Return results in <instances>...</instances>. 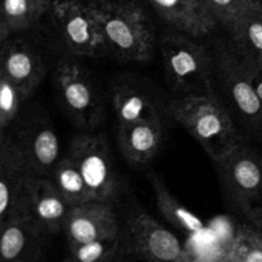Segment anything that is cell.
I'll return each mask as SVG.
<instances>
[{"mask_svg":"<svg viewBox=\"0 0 262 262\" xmlns=\"http://www.w3.org/2000/svg\"><path fill=\"white\" fill-rule=\"evenodd\" d=\"M168 114L201 145L210 159L229 152L247 140L217 94L173 96L168 101Z\"/></svg>","mask_w":262,"mask_h":262,"instance_id":"6da1fadb","label":"cell"},{"mask_svg":"<svg viewBox=\"0 0 262 262\" xmlns=\"http://www.w3.org/2000/svg\"><path fill=\"white\" fill-rule=\"evenodd\" d=\"M211 51L216 94L247 140L262 142V101L255 87L256 73L238 58L228 38H217Z\"/></svg>","mask_w":262,"mask_h":262,"instance_id":"7a4b0ae2","label":"cell"},{"mask_svg":"<svg viewBox=\"0 0 262 262\" xmlns=\"http://www.w3.org/2000/svg\"><path fill=\"white\" fill-rule=\"evenodd\" d=\"M109 54L123 63H145L152 56L156 33L137 0H91Z\"/></svg>","mask_w":262,"mask_h":262,"instance_id":"3957f363","label":"cell"},{"mask_svg":"<svg viewBox=\"0 0 262 262\" xmlns=\"http://www.w3.org/2000/svg\"><path fill=\"white\" fill-rule=\"evenodd\" d=\"M164 74L174 96L216 95L212 51L199 37L171 30L160 42Z\"/></svg>","mask_w":262,"mask_h":262,"instance_id":"277c9868","label":"cell"},{"mask_svg":"<svg viewBox=\"0 0 262 262\" xmlns=\"http://www.w3.org/2000/svg\"><path fill=\"white\" fill-rule=\"evenodd\" d=\"M211 161L230 210L262 227V148L246 140Z\"/></svg>","mask_w":262,"mask_h":262,"instance_id":"5b68a950","label":"cell"},{"mask_svg":"<svg viewBox=\"0 0 262 262\" xmlns=\"http://www.w3.org/2000/svg\"><path fill=\"white\" fill-rule=\"evenodd\" d=\"M118 261L191 262L194 260L176 234L129 200L119 227Z\"/></svg>","mask_w":262,"mask_h":262,"instance_id":"8992f818","label":"cell"},{"mask_svg":"<svg viewBox=\"0 0 262 262\" xmlns=\"http://www.w3.org/2000/svg\"><path fill=\"white\" fill-rule=\"evenodd\" d=\"M53 81L59 102L72 122L83 130H96L104 122L102 97L94 77L77 56L56 59Z\"/></svg>","mask_w":262,"mask_h":262,"instance_id":"52a82bcc","label":"cell"},{"mask_svg":"<svg viewBox=\"0 0 262 262\" xmlns=\"http://www.w3.org/2000/svg\"><path fill=\"white\" fill-rule=\"evenodd\" d=\"M59 41L77 58H101L109 54L96 10L87 0H54L50 10Z\"/></svg>","mask_w":262,"mask_h":262,"instance_id":"ba28073f","label":"cell"},{"mask_svg":"<svg viewBox=\"0 0 262 262\" xmlns=\"http://www.w3.org/2000/svg\"><path fill=\"white\" fill-rule=\"evenodd\" d=\"M68 155L81 171L94 200L114 202L119 181L106 136L95 130L78 133L72 140Z\"/></svg>","mask_w":262,"mask_h":262,"instance_id":"9c48e42d","label":"cell"},{"mask_svg":"<svg viewBox=\"0 0 262 262\" xmlns=\"http://www.w3.org/2000/svg\"><path fill=\"white\" fill-rule=\"evenodd\" d=\"M28 199L30 193L0 230V261L36 262L45 256L51 234L31 212Z\"/></svg>","mask_w":262,"mask_h":262,"instance_id":"30bf717a","label":"cell"},{"mask_svg":"<svg viewBox=\"0 0 262 262\" xmlns=\"http://www.w3.org/2000/svg\"><path fill=\"white\" fill-rule=\"evenodd\" d=\"M112 104L118 124L164 120L168 114V102L142 77L136 74H120L110 86Z\"/></svg>","mask_w":262,"mask_h":262,"instance_id":"8fae6325","label":"cell"},{"mask_svg":"<svg viewBox=\"0 0 262 262\" xmlns=\"http://www.w3.org/2000/svg\"><path fill=\"white\" fill-rule=\"evenodd\" d=\"M12 137L22 152L28 169L35 177L53 178L60 160V143L53 125L46 119L33 117L26 120Z\"/></svg>","mask_w":262,"mask_h":262,"instance_id":"7c38bea8","label":"cell"},{"mask_svg":"<svg viewBox=\"0 0 262 262\" xmlns=\"http://www.w3.org/2000/svg\"><path fill=\"white\" fill-rule=\"evenodd\" d=\"M119 227L120 219L113 202L91 200L72 206L63 232L67 245H77L118 237Z\"/></svg>","mask_w":262,"mask_h":262,"instance_id":"4fadbf2b","label":"cell"},{"mask_svg":"<svg viewBox=\"0 0 262 262\" xmlns=\"http://www.w3.org/2000/svg\"><path fill=\"white\" fill-rule=\"evenodd\" d=\"M32 177L14 138L8 135L0 150V230L13 210L28 197Z\"/></svg>","mask_w":262,"mask_h":262,"instance_id":"5bb4252c","label":"cell"},{"mask_svg":"<svg viewBox=\"0 0 262 262\" xmlns=\"http://www.w3.org/2000/svg\"><path fill=\"white\" fill-rule=\"evenodd\" d=\"M0 51L5 77L17 87L23 100H28L45 78L43 58L35 46L25 40L10 41Z\"/></svg>","mask_w":262,"mask_h":262,"instance_id":"9a60e30c","label":"cell"},{"mask_svg":"<svg viewBox=\"0 0 262 262\" xmlns=\"http://www.w3.org/2000/svg\"><path fill=\"white\" fill-rule=\"evenodd\" d=\"M165 138V120L118 124L117 143L125 161L133 166H143L150 163Z\"/></svg>","mask_w":262,"mask_h":262,"instance_id":"2e32d148","label":"cell"},{"mask_svg":"<svg viewBox=\"0 0 262 262\" xmlns=\"http://www.w3.org/2000/svg\"><path fill=\"white\" fill-rule=\"evenodd\" d=\"M151 7L171 30L204 37L216 28L217 22L200 0H148Z\"/></svg>","mask_w":262,"mask_h":262,"instance_id":"e0dca14e","label":"cell"},{"mask_svg":"<svg viewBox=\"0 0 262 262\" xmlns=\"http://www.w3.org/2000/svg\"><path fill=\"white\" fill-rule=\"evenodd\" d=\"M28 202L31 212L50 234L63 232L72 205L59 191L53 178L33 176Z\"/></svg>","mask_w":262,"mask_h":262,"instance_id":"ac0fdd59","label":"cell"},{"mask_svg":"<svg viewBox=\"0 0 262 262\" xmlns=\"http://www.w3.org/2000/svg\"><path fill=\"white\" fill-rule=\"evenodd\" d=\"M258 8L250 10L227 37L238 58L256 74L262 69V18Z\"/></svg>","mask_w":262,"mask_h":262,"instance_id":"d6986e66","label":"cell"},{"mask_svg":"<svg viewBox=\"0 0 262 262\" xmlns=\"http://www.w3.org/2000/svg\"><path fill=\"white\" fill-rule=\"evenodd\" d=\"M151 188L155 196L156 206L164 217L177 229L184 230L187 233H197L204 230L205 224L196 214L189 211L183 204L166 187L161 177L155 173H148Z\"/></svg>","mask_w":262,"mask_h":262,"instance_id":"ffe728a7","label":"cell"},{"mask_svg":"<svg viewBox=\"0 0 262 262\" xmlns=\"http://www.w3.org/2000/svg\"><path fill=\"white\" fill-rule=\"evenodd\" d=\"M224 260L262 262V227L243 220L235 229Z\"/></svg>","mask_w":262,"mask_h":262,"instance_id":"44dd1931","label":"cell"},{"mask_svg":"<svg viewBox=\"0 0 262 262\" xmlns=\"http://www.w3.org/2000/svg\"><path fill=\"white\" fill-rule=\"evenodd\" d=\"M54 0H0L12 32L28 30L48 14Z\"/></svg>","mask_w":262,"mask_h":262,"instance_id":"7402d4cb","label":"cell"},{"mask_svg":"<svg viewBox=\"0 0 262 262\" xmlns=\"http://www.w3.org/2000/svg\"><path fill=\"white\" fill-rule=\"evenodd\" d=\"M53 181L72 206L94 200L81 171L69 155L59 160L53 174Z\"/></svg>","mask_w":262,"mask_h":262,"instance_id":"603a6c76","label":"cell"},{"mask_svg":"<svg viewBox=\"0 0 262 262\" xmlns=\"http://www.w3.org/2000/svg\"><path fill=\"white\" fill-rule=\"evenodd\" d=\"M118 255L119 238H105L77 245H67L66 261L112 262L118 261Z\"/></svg>","mask_w":262,"mask_h":262,"instance_id":"cb8c5ba5","label":"cell"},{"mask_svg":"<svg viewBox=\"0 0 262 262\" xmlns=\"http://www.w3.org/2000/svg\"><path fill=\"white\" fill-rule=\"evenodd\" d=\"M207 7L217 25L224 27L227 32H229L250 10L258 8L252 7L245 0H209Z\"/></svg>","mask_w":262,"mask_h":262,"instance_id":"d4e9b609","label":"cell"},{"mask_svg":"<svg viewBox=\"0 0 262 262\" xmlns=\"http://www.w3.org/2000/svg\"><path fill=\"white\" fill-rule=\"evenodd\" d=\"M25 101L17 87L4 77L0 87V127L7 129L19 112L20 102Z\"/></svg>","mask_w":262,"mask_h":262,"instance_id":"484cf974","label":"cell"},{"mask_svg":"<svg viewBox=\"0 0 262 262\" xmlns=\"http://www.w3.org/2000/svg\"><path fill=\"white\" fill-rule=\"evenodd\" d=\"M10 33H12V31H10L9 26H8L4 12H3L2 4H0V42L7 40V38L9 37Z\"/></svg>","mask_w":262,"mask_h":262,"instance_id":"4316f807","label":"cell"},{"mask_svg":"<svg viewBox=\"0 0 262 262\" xmlns=\"http://www.w3.org/2000/svg\"><path fill=\"white\" fill-rule=\"evenodd\" d=\"M255 87H256V90H257V94H258V96H260V99L262 101V69L260 72H258L257 74H256Z\"/></svg>","mask_w":262,"mask_h":262,"instance_id":"83f0119b","label":"cell"},{"mask_svg":"<svg viewBox=\"0 0 262 262\" xmlns=\"http://www.w3.org/2000/svg\"><path fill=\"white\" fill-rule=\"evenodd\" d=\"M7 133H5V129L4 128H2L0 127V150H2V147H3V145H4V142H5V140H7Z\"/></svg>","mask_w":262,"mask_h":262,"instance_id":"f1b7e54d","label":"cell"},{"mask_svg":"<svg viewBox=\"0 0 262 262\" xmlns=\"http://www.w3.org/2000/svg\"><path fill=\"white\" fill-rule=\"evenodd\" d=\"M4 69H3V63H2V51H0V87H2L3 81H4Z\"/></svg>","mask_w":262,"mask_h":262,"instance_id":"f546056e","label":"cell"},{"mask_svg":"<svg viewBox=\"0 0 262 262\" xmlns=\"http://www.w3.org/2000/svg\"><path fill=\"white\" fill-rule=\"evenodd\" d=\"M245 2L252 7H261L262 5V0H245Z\"/></svg>","mask_w":262,"mask_h":262,"instance_id":"4dcf8cb0","label":"cell"},{"mask_svg":"<svg viewBox=\"0 0 262 262\" xmlns=\"http://www.w3.org/2000/svg\"><path fill=\"white\" fill-rule=\"evenodd\" d=\"M200 2H201L202 4H205L207 7V3H209V0H200ZM207 8H209V7H207Z\"/></svg>","mask_w":262,"mask_h":262,"instance_id":"1f68e13d","label":"cell"},{"mask_svg":"<svg viewBox=\"0 0 262 262\" xmlns=\"http://www.w3.org/2000/svg\"><path fill=\"white\" fill-rule=\"evenodd\" d=\"M258 13H260V15H261V18H262V5L260 8H258Z\"/></svg>","mask_w":262,"mask_h":262,"instance_id":"d6a6232c","label":"cell"},{"mask_svg":"<svg viewBox=\"0 0 262 262\" xmlns=\"http://www.w3.org/2000/svg\"><path fill=\"white\" fill-rule=\"evenodd\" d=\"M87 2H91V0H87Z\"/></svg>","mask_w":262,"mask_h":262,"instance_id":"836d02e7","label":"cell"}]
</instances>
